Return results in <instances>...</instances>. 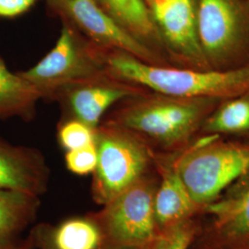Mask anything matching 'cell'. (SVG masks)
<instances>
[{"instance_id": "3", "label": "cell", "mask_w": 249, "mask_h": 249, "mask_svg": "<svg viewBox=\"0 0 249 249\" xmlns=\"http://www.w3.org/2000/svg\"><path fill=\"white\" fill-rule=\"evenodd\" d=\"M173 162L194 202L199 208L213 200L249 172V142L215 135L199 136Z\"/></svg>"}, {"instance_id": "7", "label": "cell", "mask_w": 249, "mask_h": 249, "mask_svg": "<svg viewBox=\"0 0 249 249\" xmlns=\"http://www.w3.org/2000/svg\"><path fill=\"white\" fill-rule=\"evenodd\" d=\"M159 185L156 168L115 196L94 214L109 246L148 249L159 231L154 197Z\"/></svg>"}, {"instance_id": "25", "label": "cell", "mask_w": 249, "mask_h": 249, "mask_svg": "<svg viewBox=\"0 0 249 249\" xmlns=\"http://www.w3.org/2000/svg\"><path fill=\"white\" fill-rule=\"evenodd\" d=\"M143 1L146 3V5H147V6H148V8H149V6H150L151 4H152L155 0H143Z\"/></svg>"}, {"instance_id": "22", "label": "cell", "mask_w": 249, "mask_h": 249, "mask_svg": "<svg viewBox=\"0 0 249 249\" xmlns=\"http://www.w3.org/2000/svg\"><path fill=\"white\" fill-rule=\"evenodd\" d=\"M36 0H0V17L12 18L24 13Z\"/></svg>"}, {"instance_id": "5", "label": "cell", "mask_w": 249, "mask_h": 249, "mask_svg": "<svg viewBox=\"0 0 249 249\" xmlns=\"http://www.w3.org/2000/svg\"><path fill=\"white\" fill-rule=\"evenodd\" d=\"M98 162L93 173L92 196L106 205L155 169L154 151L135 134L103 122L95 129Z\"/></svg>"}, {"instance_id": "17", "label": "cell", "mask_w": 249, "mask_h": 249, "mask_svg": "<svg viewBox=\"0 0 249 249\" xmlns=\"http://www.w3.org/2000/svg\"><path fill=\"white\" fill-rule=\"evenodd\" d=\"M41 93L18 73H12L0 58V119L18 116L31 120Z\"/></svg>"}, {"instance_id": "16", "label": "cell", "mask_w": 249, "mask_h": 249, "mask_svg": "<svg viewBox=\"0 0 249 249\" xmlns=\"http://www.w3.org/2000/svg\"><path fill=\"white\" fill-rule=\"evenodd\" d=\"M205 135L249 142V89L220 102L205 120L198 137Z\"/></svg>"}, {"instance_id": "20", "label": "cell", "mask_w": 249, "mask_h": 249, "mask_svg": "<svg viewBox=\"0 0 249 249\" xmlns=\"http://www.w3.org/2000/svg\"><path fill=\"white\" fill-rule=\"evenodd\" d=\"M196 229L195 216L159 232L148 249H188Z\"/></svg>"}, {"instance_id": "15", "label": "cell", "mask_w": 249, "mask_h": 249, "mask_svg": "<svg viewBox=\"0 0 249 249\" xmlns=\"http://www.w3.org/2000/svg\"><path fill=\"white\" fill-rule=\"evenodd\" d=\"M99 6L115 18L139 41L170 62L151 12L143 0H95ZM172 65V63L170 62Z\"/></svg>"}, {"instance_id": "27", "label": "cell", "mask_w": 249, "mask_h": 249, "mask_svg": "<svg viewBox=\"0 0 249 249\" xmlns=\"http://www.w3.org/2000/svg\"><path fill=\"white\" fill-rule=\"evenodd\" d=\"M245 1H246V2H248L249 4V0H245Z\"/></svg>"}, {"instance_id": "8", "label": "cell", "mask_w": 249, "mask_h": 249, "mask_svg": "<svg viewBox=\"0 0 249 249\" xmlns=\"http://www.w3.org/2000/svg\"><path fill=\"white\" fill-rule=\"evenodd\" d=\"M188 249H249V172L201 206Z\"/></svg>"}, {"instance_id": "19", "label": "cell", "mask_w": 249, "mask_h": 249, "mask_svg": "<svg viewBox=\"0 0 249 249\" xmlns=\"http://www.w3.org/2000/svg\"><path fill=\"white\" fill-rule=\"evenodd\" d=\"M58 142L67 151L95 144V129L75 118L64 121L57 133Z\"/></svg>"}, {"instance_id": "24", "label": "cell", "mask_w": 249, "mask_h": 249, "mask_svg": "<svg viewBox=\"0 0 249 249\" xmlns=\"http://www.w3.org/2000/svg\"><path fill=\"white\" fill-rule=\"evenodd\" d=\"M107 249H144L141 248H131V247H114V246H109Z\"/></svg>"}, {"instance_id": "13", "label": "cell", "mask_w": 249, "mask_h": 249, "mask_svg": "<svg viewBox=\"0 0 249 249\" xmlns=\"http://www.w3.org/2000/svg\"><path fill=\"white\" fill-rule=\"evenodd\" d=\"M49 181V169L36 149L13 146L0 140V187L40 196Z\"/></svg>"}, {"instance_id": "4", "label": "cell", "mask_w": 249, "mask_h": 249, "mask_svg": "<svg viewBox=\"0 0 249 249\" xmlns=\"http://www.w3.org/2000/svg\"><path fill=\"white\" fill-rule=\"evenodd\" d=\"M53 48L26 71L18 74L41 93L53 98L71 85L109 75L104 49L92 44L75 27L62 20Z\"/></svg>"}, {"instance_id": "10", "label": "cell", "mask_w": 249, "mask_h": 249, "mask_svg": "<svg viewBox=\"0 0 249 249\" xmlns=\"http://www.w3.org/2000/svg\"><path fill=\"white\" fill-rule=\"evenodd\" d=\"M149 9L174 67L211 70L199 42L196 0H155Z\"/></svg>"}, {"instance_id": "11", "label": "cell", "mask_w": 249, "mask_h": 249, "mask_svg": "<svg viewBox=\"0 0 249 249\" xmlns=\"http://www.w3.org/2000/svg\"><path fill=\"white\" fill-rule=\"evenodd\" d=\"M148 89L117 80L110 75L71 85L56 94L71 118L96 129L107 110Z\"/></svg>"}, {"instance_id": "21", "label": "cell", "mask_w": 249, "mask_h": 249, "mask_svg": "<svg viewBox=\"0 0 249 249\" xmlns=\"http://www.w3.org/2000/svg\"><path fill=\"white\" fill-rule=\"evenodd\" d=\"M67 168L78 176H87L93 174L98 162V154L95 144L87 147L67 151L66 156Z\"/></svg>"}, {"instance_id": "1", "label": "cell", "mask_w": 249, "mask_h": 249, "mask_svg": "<svg viewBox=\"0 0 249 249\" xmlns=\"http://www.w3.org/2000/svg\"><path fill=\"white\" fill-rule=\"evenodd\" d=\"M222 100L147 90L119 103L105 123L132 132L155 152L174 153L196 140L205 120Z\"/></svg>"}, {"instance_id": "2", "label": "cell", "mask_w": 249, "mask_h": 249, "mask_svg": "<svg viewBox=\"0 0 249 249\" xmlns=\"http://www.w3.org/2000/svg\"><path fill=\"white\" fill-rule=\"evenodd\" d=\"M104 52L110 76L153 92L225 99L249 89V67L230 71H197L144 62L117 50L104 49Z\"/></svg>"}, {"instance_id": "12", "label": "cell", "mask_w": 249, "mask_h": 249, "mask_svg": "<svg viewBox=\"0 0 249 249\" xmlns=\"http://www.w3.org/2000/svg\"><path fill=\"white\" fill-rule=\"evenodd\" d=\"M159 185L154 197V215L159 232L196 216L194 202L173 162V153L154 151Z\"/></svg>"}, {"instance_id": "9", "label": "cell", "mask_w": 249, "mask_h": 249, "mask_svg": "<svg viewBox=\"0 0 249 249\" xmlns=\"http://www.w3.org/2000/svg\"><path fill=\"white\" fill-rule=\"evenodd\" d=\"M45 1L62 20L71 23L100 48L130 53L144 62L172 66L121 26L95 0Z\"/></svg>"}, {"instance_id": "23", "label": "cell", "mask_w": 249, "mask_h": 249, "mask_svg": "<svg viewBox=\"0 0 249 249\" xmlns=\"http://www.w3.org/2000/svg\"><path fill=\"white\" fill-rule=\"evenodd\" d=\"M0 249H34L33 242L18 243V241L0 240Z\"/></svg>"}, {"instance_id": "26", "label": "cell", "mask_w": 249, "mask_h": 249, "mask_svg": "<svg viewBox=\"0 0 249 249\" xmlns=\"http://www.w3.org/2000/svg\"><path fill=\"white\" fill-rule=\"evenodd\" d=\"M37 247H38V248H40L41 249H49L48 247H46V246H44V245H38Z\"/></svg>"}, {"instance_id": "14", "label": "cell", "mask_w": 249, "mask_h": 249, "mask_svg": "<svg viewBox=\"0 0 249 249\" xmlns=\"http://www.w3.org/2000/svg\"><path fill=\"white\" fill-rule=\"evenodd\" d=\"M33 244L51 249H107V236L94 214L63 221L54 227L40 225L33 231Z\"/></svg>"}, {"instance_id": "18", "label": "cell", "mask_w": 249, "mask_h": 249, "mask_svg": "<svg viewBox=\"0 0 249 249\" xmlns=\"http://www.w3.org/2000/svg\"><path fill=\"white\" fill-rule=\"evenodd\" d=\"M39 196L0 187V240L17 241L36 219Z\"/></svg>"}, {"instance_id": "6", "label": "cell", "mask_w": 249, "mask_h": 249, "mask_svg": "<svg viewBox=\"0 0 249 249\" xmlns=\"http://www.w3.org/2000/svg\"><path fill=\"white\" fill-rule=\"evenodd\" d=\"M199 42L211 70L249 67V4L245 0H196Z\"/></svg>"}]
</instances>
